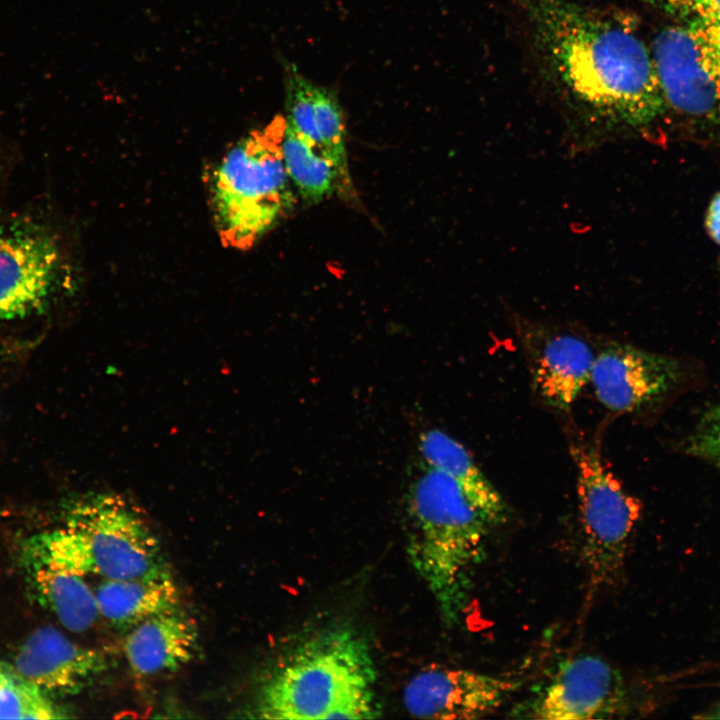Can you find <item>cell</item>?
<instances>
[{
  "label": "cell",
  "instance_id": "6da1fadb",
  "mask_svg": "<svg viewBox=\"0 0 720 720\" xmlns=\"http://www.w3.org/2000/svg\"><path fill=\"white\" fill-rule=\"evenodd\" d=\"M525 9L547 66L579 104L634 127L664 112L651 48L626 18L570 0H531Z\"/></svg>",
  "mask_w": 720,
  "mask_h": 720
},
{
  "label": "cell",
  "instance_id": "7a4b0ae2",
  "mask_svg": "<svg viewBox=\"0 0 720 720\" xmlns=\"http://www.w3.org/2000/svg\"><path fill=\"white\" fill-rule=\"evenodd\" d=\"M407 554L453 626L469 603L486 540L499 524L481 511L447 474L424 467L409 495Z\"/></svg>",
  "mask_w": 720,
  "mask_h": 720
},
{
  "label": "cell",
  "instance_id": "3957f363",
  "mask_svg": "<svg viewBox=\"0 0 720 720\" xmlns=\"http://www.w3.org/2000/svg\"><path fill=\"white\" fill-rule=\"evenodd\" d=\"M376 671L367 643L336 629L300 645L264 684L260 718L273 720L373 719Z\"/></svg>",
  "mask_w": 720,
  "mask_h": 720
},
{
  "label": "cell",
  "instance_id": "277c9868",
  "mask_svg": "<svg viewBox=\"0 0 720 720\" xmlns=\"http://www.w3.org/2000/svg\"><path fill=\"white\" fill-rule=\"evenodd\" d=\"M27 567L129 579L165 567L150 527L123 500L102 495L76 503L62 527L35 534L22 549Z\"/></svg>",
  "mask_w": 720,
  "mask_h": 720
},
{
  "label": "cell",
  "instance_id": "5b68a950",
  "mask_svg": "<svg viewBox=\"0 0 720 720\" xmlns=\"http://www.w3.org/2000/svg\"><path fill=\"white\" fill-rule=\"evenodd\" d=\"M285 118L242 138L209 179L218 235L227 247L246 249L293 208L297 197L281 149Z\"/></svg>",
  "mask_w": 720,
  "mask_h": 720
},
{
  "label": "cell",
  "instance_id": "8992f818",
  "mask_svg": "<svg viewBox=\"0 0 720 720\" xmlns=\"http://www.w3.org/2000/svg\"><path fill=\"white\" fill-rule=\"evenodd\" d=\"M569 450L577 472L582 552L590 591H595L614 585L622 573L641 503L592 444L574 435Z\"/></svg>",
  "mask_w": 720,
  "mask_h": 720
},
{
  "label": "cell",
  "instance_id": "52a82bcc",
  "mask_svg": "<svg viewBox=\"0 0 720 720\" xmlns=\"http://www.w3.org/2000/svg\"><path fill=\"white\" fill-rule=\"evenodd\" d=\"M651 52L666 106L720 123V21L667 26L655 36Z\"/></svg>",
  "mask_w": 720,
  "mask_h": 720
},
{
  "label": "cell",
  "instance_id": "ba28073f",
  "mask_svg": "<svg viewBox=\"0 0 720 720\" xmlns=\"http://www.w3.org/2000/svg\"><path fill=\"white\" fill-rule=\"evenodd\" d=\"M628 707L622 674L600 657L580 655L560 663L545 687L516 712L530 719L584 720L614 718Z\"/></svg>",
  "mask_w": 720,
  "mask_h": 720
},
{
  "label": "cell",
  "instance_id": "9c48e42d",
  "mask_svg": "<svg viewBox=\"0 0 720 720\" xmlns=\"http://www.w3.org/2000/svg\"><path fill=\"white\" fill-rule=\"evenodd\" d=\"M61 255L51 234L31 224L0 232V321L40 310L54 292Z\"/></svg>",
  "mask_w": 720,
  "mask_h": 720
},
{
  "label": "cell",
  "instance_id": "30bf717a",
  "mask_svg": "<svg viewBox=\"0 0 720 720\" xmlns=\"http://www.w3.org/2000/svg\"><path fill=\"white\" fill-rule=\"evenodd\" d=\"M514 320L535 394L545 405L568 411L590 381L596 353L575 334L522 317Z\"/></svg>",
  "mask_w": 720,
  "mask_h": 720
},
{
  "label": "cell",
  "instance_id": "8fae6325",
  "mask_svg": "<svg viewBox=\"0 0 720 720\" xmlns=\"http://www.w3.org/2000/svg\"><path fill=\"white\" fill-rule=\"evenodd\" d=\"M516 687L510 679L469 669L435 668L411 678L403 702L417 718L477 719L498 709Z\"/></svg>",
  "mask_w": 720,
  "mask_h": 720
},
{
  "label": "cell",
  "instance_id": "7c38bea8",
  "mask_svg": "<svg viewBox=\"0 0 720 720\" xmlns=\"http://www.w3.org/2000/svg\"><path fill=\"white\" fill-rule=\"evenodd\" d=\"M677 363L640 348L614 343L596 354L590 381L598 401L614 412H634L676 383Z\"/></svg>",
  "mask_w": 720,
  "mask_h": 720
},
{
  "label": "cell",
  "instance_id": "4fadbf2b",
  "mask_svg": "<svg viewBox=\"0 0 720 720\" xmlns=\"http://www.w3.org/2000/svg\"><path fill=\"white\" fill-rule=\"evenodd\" d=\"M14 664L49 696L78 694L107 668L102 653L72 642L51 626L37 629L26 639Z\"/></svg>",
  "mask_w": 720,
  "mask_h": 720
},
{
  "label": "cell",
  "instance_id": "5bb4252c",
  "mask_svg": "<svg viewBox=\"0 0 720 720\" xmlns=\"http://www.w3.org/2000/svg\"><path fill=\"white\" fill-rule=\"evenodd\" d=\"M286 123L329 157L347 177L346 127L341 105L329 89L287 66Z\"/></svg>",
  "mask_w": 720,
  "mask_h": 720
},
{
  "label": "cell",
  "instance_id": "9a60e30c",
  "mask_svg": "<svg viewBox=\"0 0 720 720\" xmlns=\"http://www.w3.org/2000/svg\"><path fill=\"white\" fill-rule=\"evenodd\" d=\"M197 647L196 623L180 607L135 625L124 641L129 666L141 676L177 671L193 659Z\"/></svg>",
  "mask_w": 720,
  "mask_h": 720
},
{
  "label": "cell",
  "instance_id": "2e32d148",
  "mask_svg": "<svg viewBox=\"0 0 720 720\" xmlns=\"http://www.w3.org/2000/svg\"><path fill=\"white\" fill-rule=\"evenodd\" d=\"M95 595L100 616L118 628H133L180 607V593L167 568L141 577L104 579Z\"/></svg>",
  "mask_w": 720,
  "mask_h": 720
},
{
  "label": "cell",
  "instance_id": "e0dca14e",
  "mask_svg": "<svg viewBox=\"0 0 720 720\" xmlns=\"http://www.w3.org/2000/svg\"><path fill=\"white\" fill-rule=\"evenodd\" d=\"M418 446L425 466L454 479L467 497L499 525L506 520L508 507L503 497L462 444L441 430L430 429L420 434Z\"/></svg>",
  "mask_w": 720,
  "mask_h": 720
},
{
  "label": "cell",
  "instance_id": "ac0fdd59",
  "mask_svg": "<svg viewBox=\"0 0 720 720\" xmlns=\"http://www.w3.org/2000/svg\"><path fill=\"white\" fill-rule=\"evenodd\" d=\"M32 588L41 603L69 631L90 629L100 616L95 592L82 576L45 566H31Z\"/></svg>",
  "mask_w": 720,
  "mask_h": 720
},
{
  "label": "cell",
  "instance_id": "d6986e66",
  "mask_svg": "<svg viewBox=\"0 0 720 720\" xmlns=\"http://www.w3.org/2000/svg\"><path fill=\"white\" fill-rule=\"evenodd\" d=\"M284 164L296 192L318 203L350 185L337 165L286 123L281 139Z\"/></svg>",
  "mask_w": 720,
  "mask_h": 720
},
{
  "label": "cell",
  "instance_id": "ffe728a7",
  "mask_svg": "<svg viewBox=\"0 0 720 720\" xmlns=\"http://www.w3.org/2000/svg\"><path fill=\"white\" fill-rule=\"evenodd\" d=\"M42 689L10 664L0 661V719L66 718Z\"/></svg>",
  "mask_w": 720,
  "mask_h": 720
},
{
  "label": "cell",
  "instance_id": "44dd1931",
  "mask_svg": "<svg viewBox=\"0 0 720 720\" xmlns=\"http://www.w3.org/2000/svg\"><path fill=\"white\" fill-rule=\"evenodd\" d=\"M688 452L720 469V405L709 410L688 441Z\"/></svg>",
  "mask_w": 720,
  "mask_h": 720
},
{
  "label": "cell",
  "instance_id": "7402d4cb",
  "mask_svg": "<svg viewBox=\"0 0 720 720\" xmlns=\"http://www.w3.org/2000/svg\"><path fill=\"white\" fill-rule=\"evenodd\" d=\"M678 23L694 21H720V0H637Z\"/></svg>",
  "mask_w": 720,
  "mask_h": 720
},
{
  "label": "cell",
  "instance_id": "603a6c76",
  "mask_svg": "<svg viewBox=\"0 0 720 720\" xmlns=\"http://www.w3.org/2000/svg\"><path fill=\"white\" fill-rule=\"evenodd\" d=\"M705 224L711 238L720 245V193L709 204Z\"/></svg>",
  "mask_w": 720,
  "mask_h": 720
},
{
  "label": "cell",
  "instance_id": "cb8c5ba5",
  "mask_svg": "<svg viewBox=\"0 0 720 720\" xmlns=\"http://www.w3.org/2000/svg\"><path fill=\"white\" fill-rule=\"evenodd\" d=\"M513 1L517 2L518 4H520L521 6H523L524 8H526L527 5L530 3L531 0H513Z\"/></svg>",
  "mask_w": 720,
  "mask_h": 720
}]
</instances>
